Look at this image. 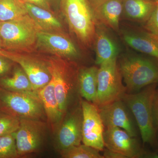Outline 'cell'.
Here are the masks:
<instances>
[{"label":"cell","mask_w":158,"mask_h":158,"mask_svg":"<svg viewBox=\"0 0 158 158\" xmlns=\"http://www.w3.org/2000/svg\"><path fill=\"white\" fill-rule=\"evenodd\" d=\"M158 84L148 85L135 93H126L121 99L132 114L143 145L158 147L157 131L153 116V103Z\"/></svg>","instance_id":"obj_1"},{"label":"cell","mask_w":158,"mask_h":158,"mask_svg":"<svg viewBox=\"0 0 158 158\" xmlns=\"http://www.w3.org/2000/svg\"><path fill=\"white\" fill-rule=\"evenodd\" d=\"M127 93L138 92L158 83V61L139 56L122 57L117 62Z\"/></svg>","instance_id":"obj_2"},{"label":"cell","mask_w":158,"mask_h":158,"mask_svg":"<svg viewBox=\"0 0 158 158\" xmlns=\"http://www.w3.org/2000/svg\"><path fill=\"white\" fill-rule=\"evenodd\" d=\"M40 27L28 14L16 19L2 22L0 36L2 49L15 52L31 48L37 44Z\"/></svg>","instance_id":"obj_3"},{"label":"cell","mask_w":158,"mask_h":158,"mask_svg":"<svg viewBox=\"0 0 158 158\" xmlns=\"http://www.w3.org/2000/svg\"><path fill=\"white\" fill-rule=\"evenodd\" d=\"M52 79L59 109L63 115L79 94L78 74L70 64L59 58H52L47 62Z\"/></svg>","instance_id":"obj_4"},{"label":"cell","mask_w":158,"mask_h":158,"mask_svg":"<svg viewBox=\"0 0 158 158\" xmlns=\"http://www.w3.org/2000/svg\"><path fill=\"white\" fill-rule=\"evenodd\" d=\"M60 7L70 29L80 41L86 45L92 44L97 22L89 0H61Z\"/></svg>","instance_id":"obj_5"},{"label":"cell","mask_w":158,"mask_h":158,"mask_svg":"<svg viewBox=\"0 0 158 158\" xmlns=\"http://www.w3.org/2000/svg\"><path fill=\"white\" fill-rule=\"evenodd\" d=\"M99 66L98 72L97 93L94 104L98 108L121 99L127 93L126 88L123 84L117 58L104 62Z\"/></svg>","instance_id":"obj_6"},{"label":"cell","mask_w":158,"mask_h":158,"mask_svg":"<svg viewBox=\"0 0 158 158\" xmlns=\"http://www.w3.org/2000/svg\"><path fill=\"white\" fill-rule=\"evenodd\" d=\"M103 136L105 147L126 158H158L157 153L144 149L137 138L120 128L105 127Z\"/></svg>","instance_id":"obj_7"},{"label":"cell","mask_w":158,"mask_h":158,"mask_svg":"<svg viewBox=\"0 0 158 158\" xmlns=\"http://www.w3.org/2000/svg\"><path fill=\"white\" fill-rule=\"evenodd\" d=\"M46 124L40 120L20 118L19 127L12 133L20 157L39 149L45 134Z\"/></svg>","instance_id":"obj_8"},{"label":"cell","mask_w":158,"mask_h":158,"mask_svg":"<svg viewBox=\"0 0 158 158\" xmlns=\"http://www.w3.org/2000/svg\"><path fill=\"white\" fill-rule=\"evenodd\" d=\"M2 99L20 118L40 120L45 114L37 91L6 92L2 95Z\"/></svg>","instance_id":"obj_9"},{"label":"cell","mask_w":158,"mask_h":158,"mask_svg":"<svg viewBox=\"0 0 158 158\" xmlns=\"http://www.w3.org/2000/svg\"><path fill=\"white\" fill-rule=\"evenodd\" d=\"M83 113L82 142L83 144L100 151L105 148V127L96 105L87 101L81 103Z\"/></svg>","instance_id":"obj_10"},{"label":"cell","mask_w":158,"mask_h":158,"mask_svg":"<svg viewBox=\"0 0 158 158\" xmlns=\"http://www.w3.org/2000/svg\"><path fill=\"white\" fill-rule=\"evenodd\" d=\"M0 56L20 65L28 77L34 91H37L43 88L52 79L47 63L36 58L3 49H0Z\"/></svg>","instance_id":"obj_11"},{"label":"cell","mask_w":158,"mask_h":158,"mask_svg":"<svg viewBox=\"0 0 158 158\" xmlns=\"http://www.w3.org/2000/svg\"><path fill=\"white\" fill-rule=\"evenodd\" d=\"M98 109L105 128H120L132 137L138 138L139 132L138 126L129 109L122 100H118Z\"/></svg>","instance_id":"obj_12"},{"label":"cell","mask_w":158,"mask_h":158,"mask_svg":"<svg viewBox=\"0 0 158 158\" xmlns=\"http://www.w3.org/2000/svg\"><path fill=\"white\" fill-rule=\"evenodd\" d=\"M82 123L81 106L75 108L67 113L57 134V144L59 151L81 144Z\"/></svg>","instance_id":"obj_13"},{"label":"cell","mask_w":158,"mask_h":158,"mask_svg":"<svg viewBox=\"0 0 158 158\" xmlns=\"http://www.w3.org/2000/svg\"><path fill=\"white\" fill-rule=\"evenodd\" d=\"M36 44L40 49L61 58L74 60L80 57L79 51L73 43L56 32L40 31Z\"/></svg>","instance_id":"obj_14"},{"label":"cell","mask_w":158,"mask_h":158,"mask_svg":"<svg viewBox=\"0 0 158 158\" xmlns=\"http://www.w3.org/2000/svg\"><path fill=\"white\" fill-rule=\"evenodd\" d=\"M97 23L118 31L123 0H89Z\"/></svg>","instance_id":"obj_15"},{"label":"cell","mask_w":158,"mask_h":158,"mask_svg":"<svg viewBox=\"0 0 158 158\" xmlns=\"http://www.w3.org/2000/svg\"><path fill=\"white\" fill-rule=\"evenodd\" d=\"M125 42L138 52L148 55L158 61V36L146 30L139 33L123 34Z\"/></svg>","instance_id":"obj_16"},{"label":"cell","mask_w":158,"mask_h":158,"mask_svg":"<svg viewBox=\"0 0 158 158\" xmlns=\"http://www.w3.org/2000/svg\"><path fill=\"white\" fill-rule=\"evenodd\" d=\"M37 92L42 102L48 122L54 129L62 121L64 115L59 109L52 78L47 85L37 90Z\"/></svg>","instance_id":"obj_17"},{"label":"cell","mask_w":158,"mask_h":158,"mask_svg":"<svg viewBox=\"0 0 158 158\" xmlns=\"http://www.w3.org/2000/svg\"><path fill=\"white\" fill-rule=\"evenodd\" d=\"M96 59L95 64L100 65L104 62L117 58L118 53L116 44L101 28L96 27L94 38Z\"/></svg>","instance_id":"obj_18"},{"label":"cell","mask_w":158,"mask_h":158,"mask_svg":"<svg viewBox=\"0 0 158 158\" xmlns=\"http://www.w3.org/2000/svg\"><path fill=\"white\" fill-rule=\"evenodd\" d=\"M98 69L95 66L85 67L79 69L78 74L80 95L87 101L94 104L97 93Z\"/></svg>","instance_id":"obj_19"},{"label":"cell","mask_w":158,"mask_h":158,"mask_svg":"<svg viewBox=\"0 0 158 158\" xmlns=\"http://www.w3.org/2000/svg\"><path fill=\"white\" fill-rule=\"evenodd\" d=\"M156 2L150 0H123V13L130 19L145 23L155 9Z\"/></svg>","instance_id":"obj_20"},{"label":"cell","mask_w":158,"mask_h":158,"mask_svg":"<svg viewBox=\"0 0 158 158\" xmlns=\"http://www.w3.org/2000/svg\"><path fill=\"white\" fill-rule=\"evenodd\" d=\"M28 14L39 26L41 31L59 32L62 25L52 11L30 3H25Z\"/></svg>","instance_id":"obj_21"},{"label":"cell","mask_w":158,"mask_h":158,"mask_svg":"<svg viewBox=\"0 0 158 158\" xmlns=\"http://www.w3.org/2000/svg\"><path fill=\"white\" fill-rule=\"evenodd\" d=\"M5 88L13 92H31L34 91L28 77L22 69H15L12 77L1 80Z\"/></svg>","instance_id":"obj_22"},{"label":"cell","mask_w":158,"mask_h":158,"mask_svg":"<svg viewBox=\"0 0 158 158\" xmlns=\"http://www.w3.org/2000/svg\"><path fill=\"white\" fill-rule=\"evenodd\" d=\"M27 14L25 4L21 0H0V21L16 19Z\"/></svg>","instance_id":"obj_23"},{"label":"cell","mask_w":158,"mask_h":158,"mask_svg":"<svg viewBox=\"0 0 158 158\" xmlns=\"http://www.w3.org/2000/svg\"><path fill=\"white\" fill-rule=\"evenodd\" d=\"M63 158H104L99 151L85 144H79L59 151Z\"/></svg>","instance_id":"obj_24"},{"label":"cell","mask_w":158,"mask_h":158,"mask_svg":"<svg viewBox=\"0 0 158 158\" xmlns=\"http://www.w3.org/2000/svg\"><path fill=\"white\" fill-rule=\"evenodd\" d=\"M13 134L0 136V158L19 157Z\"/></svg>","instance_id":"obj_25"},{"label":"cell","mask_w":158,"mask_h":158,"mask_svg":"<svg viewBox=\"0 0 158 158\" xmlns=\"http://www.w3.org/2000/svg\"><path fill=\"white\" fill-rule=\"evenodd\" d=\"M20 118L8 114H0V136L12 134L19 127Z\"/></svg>","instance_id":"obj_26"},{"label":"cell","mask_w":158,"mask_h":158,"mask_svg":"<svg viewBox=\"0 0 158 158\" xmlns=\"http://www.w3.org/2000/svg\"><path fill=\"white\" fill-rule=\"evenodd\" d=\"M144 23V30L158 36V2L150 17Z\"/></svg>","instance_id":"obj_27"},{"label":"cell","mask_w":158,"mask_h":158,"mask_svg":"<svg viewBox=\"0 0 158 158\" xmlns=\"http://www.w3.org/2000/svg\"><path fill=\"white\" fill-rule=\"evenodd\" d=\"M24 3L33 4L46 10L52 11V7L47 0H21Z\"/></svg>","instance_id":"obj_28"},{"label":"cell","mask_w":158,"mask_h":158,"mask_svg":"<svg viewBox=\"0 0 158 158\" xmlns=\"http://www.w3.org/2000/svg\"><path fill=\"white\" fill-rule=\"evenodd\" d=\"M153 116L154 123L157 131H158V88L156 91L153 103Z\"/></svg>","instance_id":"obj_29"},{"label":"cell","mask_w":158,"mask_h":158,"mask_svg":"<svg viewBox=\"0 0 158 158\" xmlns=\"http://www.w3.org/2000/svg\"><path fill=\"white\" fill-rule=\"evenodd\" d=\"M103 156L104 158H126L121 154L110 150L107 148L104 149Z\"/></svg>","instance_id":"obj_30"},{"label":"cell","mask_w":158,"mask_h":158,"mask_svg":"<svg viewBox=\"0 0 158 158\" xmlns=\"http://www.w3.org/2000/svg\"><path fill=\"white\" fill-rule=\"evenodd\" d=\"M10 68V64L8 61L0 56V75L6 73Z\"/></svg>","instance_id":"obj_31"},{"label":"cell","mask_w":158,"mask_h":158,"mask_svg":"<svg viewBox=\"0 0 158 158\" xmlns=\"http://www.w3.org/2000/svg\"><path fill=\"white\" fill-rule=\"evenodd\" d=\"M49 3L51 7L55 8H59L61 6V0H47Z\"/></svg>","instance_id":"obj_32"},{"label":"cell","mask_w":158,"mask_h":158,"mask_svg":"<svg viewBox=\"0 0 158 158\" xmlns=\"http://www.w3.org/2000/svg\"><path fill=\"white\" fill-rule=\"evenodd\" d=\"M1 23L2 22L0 21V29H1ZM2 49V40H1V36H0V49Z\"/></svg>","instance_id":"obj_33"},{"label":"cell","mask_w":158,"mask_h":158,"mask_svg":"<svg viewBox=\"0 0 158 158\" xmlns=\"http://www.w3.org/2000/svg\"><path fill=\"white\" fill-rule=\"evenodd\" d=\"M150 1H152V2H158V0H150Z\"/></svg>","instance_id":"obj_34"},{"label":"cell","mask_w":158,"mask_h":158,"mask_svg":"<svg viewBox=\"0 0 158 158\" xmlns=\"http://www.w3.org/2000/svg\"><path fill=\"white\" fill-rule=\"evenodd\" d=\"M157 141H158V131H157Z\"/></svg>","instance_id":"obj_35"}]
</instances>
